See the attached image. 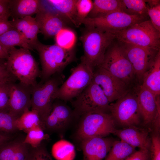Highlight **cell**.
I'll list each match as a JSON object with an SVG mask.
<instances>
[{
	"instance_id": "6da1fadb",
	"label": "cell",
	"mask_w": 160,
	"mask_h": 160,
	"mask_svg": "<svg viewBox=\"0 0 160 160\" xmlns=\"http://www.w3.org/2000/svg\"><path fill=\"white\" fill-rule=\"evenodd\" d=\"M87 28L80 36L84 50L81 60L94 70L102 64L105 53L115 36L113 32L93 26Z\"/></svg>"
},
{
	"instance_id": "7a4b0ae2",
	"label": "cell",
	"mask_w": 160,
	"mask_h": 160,
	"mask_svg": "<svg viewBox=\"0 0 160 160\" xmlns=\"http://www.w3.org/2000/svg\"><path fill=\"white\" fill-rule=\"evenodd\" d=\"M8 53L6 65L11 74L23 84L32 87L36 85L41 71L30 50L13 47Z\"/></svg>"
},
{
	"instance_id": "3957f363",
	"label": "cell",
	"mask_w": 160,
	"mask_h": 160,
	"mask_svg": "<svg viewBox=\"0 0 160 160\" xmlns=\"http://www.w3.org/2000/svg\"><path fill=\"white\" fill-rule=\"evenodd\" d=\"M38 52L41 66L40 77L44 81L62 71L75 59L73 49L67 50L55 44H44L39 41L33 49Z\"/></svg>"
},
{
	"instance_id": "277c9868",
	"label": "cell",
	"mask_w": 160,
	"mask_h": 160,
	"mask_svg": "<svg viewBox=\"0 0 160 160\" xmlns=\"http://www.w3.org/2000/svg\"><path fill=\"white\" fill-rule=\"evenodd\" d=\"M63 77L61 73L56 74L32 87L31 110L38 114L42 129L44 121L51 112L55 95L63 83Z\"/></svg>"
},
{
	"instance_id": "5b68a950",
	"label": "cell",
	"mask_w": 160,
	"mask_h": 160,
	"mask_svg": "<svg viewBox=\"0 0 160 160\" xmlns=\"http://www.w3.org/2000/svg\"><path fill=\"white\" fill-rule=\"evenodd\" d=\"M113 33L115 39L120 43L133 44L157 51L160 50V32L154 27L150 20Z\"/></svg>"
},
{
	"instance_id": "8992f818",
	"label": "cell",
	"mask_w": 160,
	"mask_h": 160,
	"mask_svg": "<svg viewBox=\"0 0 160 160\" xmlns=\"http://www.w3.org/2000/svg\"><path fill=\"white\" fill-rule=\"evenodd\" d=\"M79 117L74 135L80 143L89 138L104 137L113 133L116 129L115 121L111 114L91 113L83 114Z\"/></svg>"
},
{
	"instance_id": "52a82bcc",
	"label": "cell",
	"mask_w": 160,
	"mask_h": 160,
	"mask_svg": "<svg viewBox=\"0 0 160 160\" xmlns=\"http://www.w3.org/2000/svg\"><path fill=\"white\" fill-rule=\"evenodd\" d=\"M80 63L71 70V74L56 92L55 100L64 101L72 100L78 96L92 82L94 70L81 60Z\"/></svg>"
},
{
	"instance_id": "ba28073f",
	"label": "cell",
	"mask_w": 160,
	"mask_h": 160,
	"mask_svg": "<svg viewBox=\"0 0 160 160\" xmlns=\"http://www.w3.org/2000/svg\"><path fill=\"white\" fill-rule=\"evenodd\" d=\"M72 102L77 118L94 112L107 113L110 103L101 87L92 81Z\"/></svg>"
},
{
	"instance_id": "9c48e42d",
	"label": "cell",
	"mask_w": 160,
	"mask_h": 160,
	"mask_svg": "<svg viewBox=\"0 0 160 160\" xmlns=\"http://www.w3.org/2000/svg\"><path fill=\"white\" fill-rule=\"evenodd\" d=\"M100 67L127 84L135 75L133 68L121 44L110 45Z\"/></svg>"
},
{
	"instance_id": "30bf717a",
	"label": "cell",
	"mask_w": 160,
	"mask_h": 160,
	"mask_svg": "<svg viewBox=\"0 0 160 160\" xmlns=\"http://www.w3.org/2000/svg\"><path fill=\"white\" fill-rule=\"evenodd\" d=\"M147 17L130 15L121 12H113L107 15L94 18L87 17L78 19L79 25L93 26L112 32L126 29L137 23L147 20Z\"/></svg>"
},
{
	"instance_id": "8fae6325",
	"label": "cell",
	"mask_w": 160,
	"mask_h": 160,
	"mask_svg": "<svg viewBox=\"0 0 160 160\" xmlns=\"http://www.w3.org/2000/svg\"><path fill=\"white\" fill-rule=\"evenodd\" d=\"M110 111L115 122L127 127L137 126L141 116L137 97L128 93L113 104Z\"/></svg>"
},
{
	"instance_id": "7c38bea8",
	"label": "cell",
	"mask_w": 160,
	"mask_h": 160,
	"mask_svg": "<svg viewBox=\"0 0 160 160\" xmlns=\"http://www.w3.org/2000/svg\"><path fill=\"white\" fill-rule=\"evenodd\" d=\"M92 81L101 87L110 103L128 92L127 84L101 67L94 71Z\"/></svg>"
},
{
	"instance_id": "4fadbf2b",
	"label": "cell",
	"mask_w": 160,
	"mask_h": 160,
	"mask_svg": "<svg viewBox=\"0 0 160 160\" xmlns=\"http://www.w3.org/2000/svg\"><path fill=\"white\" fill-rule=\"evenodd\" d=\"M75 118L73 110L67 105L62 102H54L51 112L43 123L42 129L49 132L62 133Z\"/></svg>"
},
{
	"instance_id": "5bb4252c",
	"label": "cell",
	"mask_w": 160,
	"mask_h": 160,
	"mask_svg": "<svg viewBox=\"0 0 160 160\" xmlns=\"http://www.w3.org/2000/svg\"><path fill=\"white\" fill-rule=\"evenodd\" d=\"M120 44L135 74L139 79H143L159 51L130 44Z\"/></svg>"
},
{
	"instance_id": "9a60e30c",
	"label": "cell",
	"mask_w": 160,
	"mask_h": 160,
	"mask_svg": "<svg viewBox=\"0 0 160 160\" xmlns=\"http://www.w3.org/2000/svg\"><path fill=\"white\" fill-rule=\"evenodd\" d=\"M32 87L20 82H13L11 84L9 113L17 119L31 107Z\"/></svg>"
},
{
	"instance_id": "2e32d148",
	"label": "cell",
	"mask_w": 160,
	"mask_h": 160,
	"mask_svg": "<svg viewBox=\"0 0 160 160\" xmlns=\"http://www.w3.org/2000/svg\"><path fill=\"white\" fill-rule=\"evenodd\" d=\"M35 18L39 25L40 32L46 38L55 36L62 28L66 27V21L56 10L46 9L42 1L41 7Z\"/></svg>"
},
{
	"instance_id": "e0dca14e",
	"label": "cell",
	"mask_w": 160,
	"mask_h": 160,
	"mask_svg": "<svg viewBox=\"0 0 160 160\" xmlns=\"http://www.w3.org/2000/svg\"><path fill=\"white\" fill-rule=\"evenodd\" d=\"M137 97L139 111L145 124H151L155 117L160 116L159 97L141 86Z\"/></svg>"
},
{
	"instance_id": "ac0fdd59",
	"label": "cell",
	"mask_w": 160,
	"mask_h": 160,
	"mask_svg": "<svg viewBox=\"0 0 160 160\" xmlns=\"http://www.w3.org/2000/svg\"><path fill=\"white\" fill-rule=\"evenodd\" d=\"M114 141L111 138L95 137L80 143L84 160H103L110 151Z\"/></svg>"
},
{
	"instance_id": "d6986e66",
	"label": "cell",
	"mask_w": 160,
	"mask_h": 160,
	"mask_svg": "<svg viewBox=\"0 0 160 160\" xmlns=\"http://www.w3.org/2000/svg\"><path fill=\"white\" fill-rule=\"evenodd\" d=\"M113 134L133 147L150 150L151 138L148 131L145 129L132 126L122 129H116Z\"/></svg>"
},
{
	"instance_id": "ffe728a7",
	"label": "cell",
	"mask_w": 160,
	"mask_h": 160,
	"mask_svg": "<svg viewBox=\"0 0 160 160\" xmlns=\"http://www.w3.org/2000/svg\"><path fill=\"white\" fill-rule=\"evenodd\" d=\"M9 21L12 26L23 35L33 49L39 41L37 35L40 32L39 25L35 18L28 16Z\"/></svg>"
},
{
	"instance_id": "44dd1931",
	"label": "cell",
	"mask_w": 160,
	"mask_h": 160,
	"mask_svg": "<svg viewBox=\"0 0 160 160\" xmlns=\"http://www.w3.org/2000/svg\"><path fill=\"white\" fill-rule=\"evenodd\" d=\"M41 3L39 0H9L10 17L15 20L31 16L38 12Z\"/></svg>"
},
{
	"instance_id": "7402d4cb",
	"label": "cell",
	"mask_w": 160,
	"mask_h": 160,
	"mask_svg": "<svg viewBox=\"0 0 160 160\" xmlns=\"http://www.w3.org/2000/svg\"><path fill=\"white\" fill-rule=\"evenodd\" d=\"M142 87L150 90L156 97L160 94V51L156 54L143 77Z\"/></svg>"
},
{
	"instance_id": "603a6c76",
	"label": "cell",
	"mask_w": 160,
	"mask_h": 160,
	"mask_svg": "<svg viewBox=\"0 0 160 160\" xmlns=\"http://www.w3.org/2000/svg\"><path fill=\"white\" fill-rule=\"evenodd\" d=\"M47 1L66 21L72 23L76 27L79 26L76 9L77 0Z\"/></svg>"
},
{
	"instance_id": "cb8c5ba5",
	"label": "cell",
	"mask_w": 160,
	"mask_h": 160,
	"mask_svg": "<svg viewBox=\"0 0 160 160\" xmlns=\"http://www.w3.org/2000/svg\"><path fill=\"white\" fill-rule=\"evenodd\" d=\"M116 12H123L121 0H95L87 17L96 18Z\"/></svg>"
},
{
	"instance_id": "d4e9b609",
	"label": "cell",
	"mask_w": 160,
	"mask_h": 160,
	"mask_svg": "<svg viewBox=\"0 0 160 160\" xmlns=\"http://www.w3.org/2000/svg\"><path fill=\"white\" fill-rule=\"evenodd\" d=\"M0 44L8 52L15 46L33 50L23 35L14 28L0 36Z\"/></svg>"
},
{
	"instance_id": "484cf974",
	"label": "cell",
	"mask_w": 160,
	"mask_h": 160,
	"mask_svg": "<svg viewBox=\"0 0 160 160\" xmlns=\"http://www.w3.org/2000/svg\"><path fill=\"white\" fill-rule=\"evenodd\" d=\"M52 153L56 160H74L76 156L74 145L64 140H60L53 145Z\"/></svg>"
},
{
	"instance_id": "4316f807",
	"label": "cell",
	"mask_w": 160,
	"mask_h": 160,
	"mask_svg": "<svg viewBox=\"0 0 160 160\" xmlns=\"http://www.w3.org/2000/svg\"><path fill=\"white\" fill-rule=\"evenodd\" d=\"M135 149L122 140L114 141L104 160H123L134 153Z\"/></svg>"
},
{
	"instance_id": "83f0119b",
	"label": "cell",
	"mask_w": 160,
	"mask_h": 160,
	"mask_svg": "<svg viewBox=\"0 0 160 160\" xmlns=\"http://www.w3.org/2000/svg\"><path fill=\"white\" fill-rule=\"evenodd\" d=\"M38 125L41 127L39 116L36 113L32 110H26L16 120L17 130L23 131L26 133L31 128Z\"/></svg>"
},
{
	"instance_id": "f1b7e54d",
	"label": "cell",
	"mask_w": 160,
	"mask_h": 160,
	"mask_svg": "<svg viewBox=\"0 0 160 160\" xmlns=\"http://www.w3.org/2000/svg\"><path fill=\"white\" fill-rule=\"evenodd\" d=\"M122 12L130 15L147 17L148 6L145 0H121Z\"/></svg>"
},
{
	"instance_id": "f546056e",
	"label": "cell",
	"mask_w": 160,
	"mask_h": 160,
	"mask_svg": "<svg viewBox=\"0 0 160 160\" xmlns=\"http://www.w3.org/2000/svg\"><path fill=\"white\" fill-rule=\"evenodd\" d=\"M55 44L67 50H72L75 45L76 36L72 30L65 27L62 28L54 36Z\"/></svg>"
},
{
	"instance_id": "4dcf8cb0",
	"label": "cell",
	"mask_w": 160,
	"mask_h": 160,
	"mask_svg": "<svg viewBox=\"0 0 160 160\" xmlns=\"http://www.w3.org/2000/svg\"><path fill=\"white\" fill-rule=\"evenodd\" d=\"M16 119L9 112L0 111V133L11 135L17 130Z\"/></svg>"
},
{
	"instance_id": "1f68e13d",
	"label": "cell",
	"mask_w": 160,
	"mask_h": 160,
	"mask_svg": "<svg viewBox=\"0 0 160 160\" xmlns=\"http://www.w3.org/2000/svg\"><path fill=\"white\" fill-rule=\"evenodd\" d=\"M44 131L39 125L31 128L27 132V135L23 142L33 147L38 146L43 140L48 137Z\"/></svg>"
},
{
	"instance_id": "d6a6232c",
	"label": "cell",
	"mask_w": 160,
	"mask_h": 160,
	"mask_svg": "<svg viewBox=\"0 0 160 160\" xmlns=\"http://www.w3.org/2000/svg\"><path fill=\"white\" fill-rule=\"evenodd\" d=\"M24 140H10L0 146V160H13L15 153Z\"/></svg>"
},
{
	"instance_id": "836d02e7",
	"label": "cell",
	"mask_w": 160,
	"mask_h": 160,
	"mask_svg": "<svg viewBox=\"0 0 160 160\" xmlns=\"http://www.w3.org/2000/svg\"><path fill=\"white\" fill-rule=\"evenodd\" d=\"M25 160L52 159L46 147L41 143L36 147H33L29 145L28 154Z\"/></svg>"
},
{
	"instance_id": "e575fe53",
	"label": "cell",
	"mask_w": 160,
	"mask_h": 160,
	"mask_svg": "<svg viewBox=\"0 0 160 160\" xmlns=\"http://www.w3.org/2000/svg\"><path fill=\"white\" fill-rule=\"evenodd\" d=\"M12 82L0 81V111L9 112V100Z\"/></svg>"
},
{
	"instance_id": "d590c367",
	"label": "cell",
	"mask_w": 160,
	"mask_h": 160,
	"mask_svg": "<svg viewBox=\"0 0 160 160\" xmlns=\"http://www.w3.org/2000/svg\"><path fill=\"white\" fill-rule=\"evenodd\" d=\"M93 6V1L90 0H77L76 9L78 19L87 17Z\"/></svg>"
},
{
	"instance_id": "8d00e7d4",
	"label": "cell",
	"mask_w": 160,
	"mask_h": 160,
	"mask_svg": "<svg viewBox=\"0 0 160 160\" xmlns=\"http://www.w3.org/2000/svg\"><path fill=\"white\" fill-rule=\"evenodd\" d=\"M151 138L150 150V160H160V137L159 134L154 133Z\"/></svg>"
},
{
	"instance_id": "74e56055",
	"label": "cell",
	"mask_w": 160,
	"mask_h": 160,
	"mask_svg": "<svg viewBox=\"0 0 160 160\" xmlns=\"http://www.w3.org/2000/svg\"><path fill=\"white\" fill-rule=\"evenodd\" d=\"M147 14L153 26L160 32V4L152 7H148Z\"/></svg>"
},
{
	"instance_id": "f35d334b",
	"label": "cell",
	"mask_w": 160,
	"mask_h": 160,
	"mask_svg": "<svg viewBox=\"0 0 160 160\" xmlns=\"http://www.w3.org/2000/svg\"><path fill=\"white\" fill-rule=\"evenodd\" d=\"M17 80L11 74L6 65V59H0V81L16 82Z\"/></svg>"
},
{
	"instance_id": "ab89813d",
	"label": "cell",
	"mask_w": 160,
	"mask_h": 160,
	"mask_svg": "<svg viewBox=\"0 0 160 160\" xmlns=\"http://www.w3.org/2000/svg\"><path fill=\"white\" fill-rule=\"evenodd\" d=\"M150 150L140 149L123 160H150Z\"/></svg>"
},
{
	"instance_id": "60d3db41",
	"label": "cell",
	"mask_w": 160,
	"mask_h": 160,
	"mask_svg": "<svg viewBox=\"0 0 160 160\" xmlns=\"http://www.w3.org/2000/svg\"><path fill=\"white\" fill-rule=\"evenodd\" d=\"M23 140L17 149L13 160H25L28 154L29 145L24 143Z\"/></svg>"
},
{
	"instance_id": "b9f144b4",
	"label": "cell",
	"mask_w": 160,
	"mask_h": 160,
	"mask_svg": "<svg viewBox=\"0 0 160 160\" xmlns=\"http://www.w3.org/2000/svg\"><path fill=\"white\" fill-rule=\"evenodd\" d=\"M9 0H0V19L8 20L10 17Z\"/></svg>"
},
{
	"instance_id": "7bdbcfd3",
	"label": "cell",
	"mask_w": 160,
	"mask_h": 160,
	"mask_svg": "<svg viewBox=\"0 0 160 160\" xmlns=\"http://www.w3.org/2000/svg\"><path fill=\"white\" fill-rule=\"evenodd\" d=\"M13 28L8 20L0 19V36Z\"/></svg>"
},
{
	"instance_id": "ee69618b",
	"label": "cell",
	"mask_w": 160,
	"mask_h": 160,
	"mask_svg": "<svg viewBox=\"0 0 160 160\" xmlns=\"http://www.w3.org/2000/svg\"><path fill=\"white\" fill-rule=\"evenodd\" d=\"M11 135L0 133V146L3 143L11 140Z\"/></svg>"
},
{
	"instance_id": "f6af8a7d",
	"label": "cell",
	"mask_w": 160,
	"mask_h": 160,
	"mask_svg": "<svg viewBox=\"0 0 160 160\" xmlns=\"http://www.w3.org/2000/svg\"><path fill=\"white\" fill-rule=\"evenodd\" d=\"M8 55V51L0 44V59H7Z\"/></svg>"
},
{
	"instance_id": "bcb514c9",
	"label": "cell",
	"mask_w": 160,
	"mask_h": 160,
	"mask_svg": "<svg viewBox=\"0 0 160 160\" xmlns=\"http://www.w3.org/2000/svg\"><path fill=\"white\" fill-rule=\"evenodd\" d=\"M146 2H147V6L148 7H152L156 6L160 4V0H145Z\"/></svg>"
}]
</instances>
